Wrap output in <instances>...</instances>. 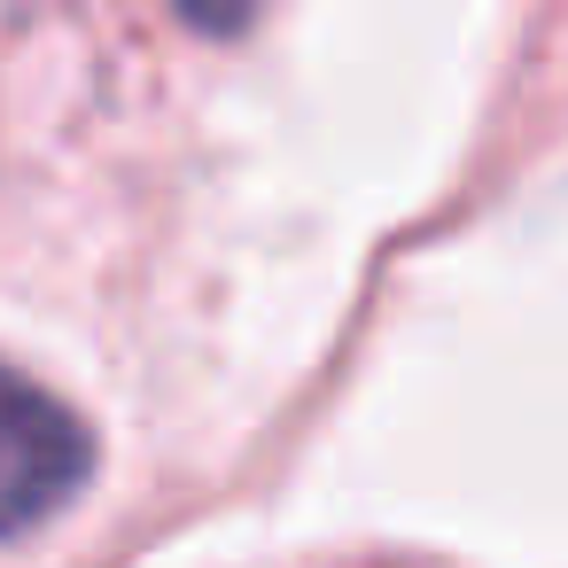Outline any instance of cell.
I'll return each instance as SVG.
<instances>
[{
  "mask_svg": "<svg viewBox=\"0 0 568 568\" xmlns=\"http://www.w3.org/2000/svg\"><path fill=\"white\" fill-rule=\"evenodd\" d=\"M87 475H94L87 420L24 366L0 358V537H24L32 521H48Z\"/></svg>",
  "mask_w": 568,
  "mask_h": 568,
  "instance_id": "1",
  "label": "cell"
}]
</instances>
